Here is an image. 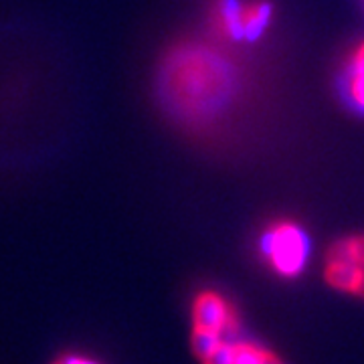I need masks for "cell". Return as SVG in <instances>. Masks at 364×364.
<instances>
[{"label":"cell","mask_w":364,"mask_h":364,"mask_svg":"<svg viewBox=\"0 0 364 364\" xmlns=\"http://www.w3.org/2000/svg\"><path fill=\"white\" fill-rule=\"evenodd\" d=\"M237 75L221 51L207 45H181L164 59L160 93L170 109L188 122H203L231 102Z\"/></svg>","instance_id":"6da1fadb"},{"label":"cell","mask_w":364,"mask_h":364,"mask_svg":"<svg viewBox=\"0 0 364 364\" xmlns=\"http://www.w3.org/2000/svg\"><path fill=\"white\" fill-rule=\"evenodd\" d=\"M261 255L279 277H298L310 257L308 233L294 221H275L261 237Z\"/></svg>","instance_id":"7a4b0ae2"},{"label":"cell","mask_w":364,"mask_h":364,"mask_svg":"<svg viewBox=\"0 0 364 364\" xmlns=\"http://www.w3.org/2000/svg\"><path fill=\"white\" fill-rule=\"evenodd\" d=\"M272 6L267 2L217 0L213 6V26L225 39H255L269 23Z\"/></svg>","instance_id":"3957f363"},{"label":"cell","mask_w":364,"mask_h":364,"mask_svg":"<svg viewBox=\"0 0 364 364\" xmlns=\"http://www.w3.org/2000/svg\"><path fill=\"white\" fill-rule=\"evenodd\" d=\"M193 326L213 330L225 340H231L241 330V316L233 304L219 291L205 289L196 294L193 304Z\"/></svg>","instance_id":"277c9868"},{"label":"cell","mask_w":364,"mask_h":364,"mask_svg":"<svg viewBox=\"0 0 364 364\" xmlns=\"http://www.w3.org/2000/svg\"><path fill=\"white\" fill-rule=\"evenodd\" d=\"M324 277L328 286H332L344 294H354L358 296L364 286V267L354 265L348 261H340L328 257L326 261Z\"/></svg>","instance_id":"5b68a950"},{"label":"cell","mask_w":364,"mask_h":364,"mask_svg":"<svg viewBox=\"0 0 364 364\" xmlns=\"http://www.w3.org/2000/svg\"><path fill=\"white\" fill-rule=\"evenodd\" d=\"M346 97L356 109L364 112V41L352 51L346 71Z\"/></svg>","instance_id":"8992f818"},{"label":"cell","mask_w":364,"mask_h":364,"mask_svg":"<svg viewBox=\"0 0 364 364\" xmlns=\"http://www.w3.org/2000/svg\"><path fill=\"white\" fill-rule=\"evenodd\" d=\"M328 257L340 261H348V263H354V265L364 267V233L348 235V237L336 241V243L330 247Z\"/></svg>","instance_id":"52a82bcc"},{"label":"cell","mask_w":364,"mask_h":364,"mask_svg":"<svg viewBox=\"0 0 364 364\" xmlns=\"http://www.w3.org/2000/svg\"><path fill=\"white\" fill-rule=\"evenodd\" d=\"M223 342H227V340L223 338L221 334H217L213 330H205V328H195L193 326V350H195V354L203 363L208 360L215 352L221 348Z\"/></svg>","instance_id":"ba28073f"},{"label":"cell","mask_w":364,"mask_h":364,"mask_svg":"<svg viewBox=\"0 0 364 364\" xmlns=\"http://www.w3.org/2000/svg\"><path fill=\"white\" fill-rule=\"evenodd\" d=\"M265 348L249 342V340H235L233 342V360L231 364H263Z\"/></svg>","instance_id":"9c48e42d"},{"label":"cell","mask_w":364,"mask_h":364,"mask_svg":"<svg viewBox=\"0 0 364 364\" xmlns=\"http://www.w3.org/2000/svg\"><path fill=\"white\" fill-rule=\"evenodd\" d=\"M59 358L63 364H102L97 358L81 354V352H67V354H61Z\"/></svg>","instance_id":"30bf717a"},{"label":"cell","mask_w":364,"mask_h":364,"mask_svg":"<svg viewBox=\"0 0 364 364\" xmlns=\"http://www.w3.org/2000/svg\"><path fill=\"white\" fill-rule=\"evenodd\" d=\"M263 364H286V363H284V360H282V358H279V356H277L275 352L267 350V348H265V356H263Z\"/></svg>","instance_id":"8fae6325"},{"label":"cell","mask_w":364,"mask_h":364,"mask_svg":"<svg viewBox=\"0 0 364 364\" xmlns=\"http://www.w3.org/2000/svg\"><path fill=\"white\" fill-rule=\"evenodd\" d=\"M51 364H63V363H61V358H55Z\"/></svg>","instance_id":"7c38bea8"},{"label":"cell","mask_w":364,"mask_h":364,"mask_svg":"<svg viewBox=\"0 0 364 364\" xmlns=\"http://www.w3.org/2000/svg\"><path fill=\"white\" fill-rule=\"evenodd\" d=\"M358 296H360V298H364V286H363V289H360V294H358Z\"/></svg>","instance_id":"4fadbf2b"},{"label":"cell","mask_w":364,"mask_h":364,"mask_svg":"<svg viewBox=\"0 0 364 364\" xmlns=\"http://www.w3.org/2000/svg\"><path fill=\"white\" fill-rule=\"evenodd\" d=\"M203 364H207V363H203Z\"/></svg>","instance_id":"5bb4252c"}]
</instances>
